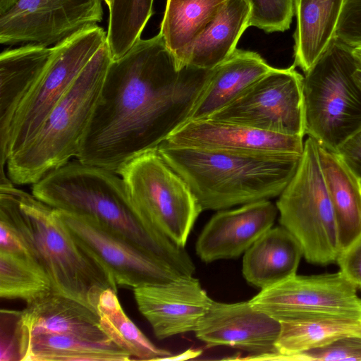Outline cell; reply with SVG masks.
Masks as SVG:
<instances>
[{
	"label": "cell",
	"mask_w": 361,
	"mask_h": 361,
	"mask_svg": "<svg viewBox=\"0 0 361 361\" xmlns=\"http://www.w3.org/2000/svg\"><path fill=\"white\" fill-rule=\"evenodd\" d=\"M212 69H178L162 35L112 60L77 160L118 173L185 123Z\"/></svg>",
	"instance_id": "obj_1"
},
{
	"label": "cell",
	"mask_w": 361,
	"mask_h": 361,
	"mask_svg": "<svg viewBox=\"0 0 361 361\" xmlns=\"http://www.w3.org/2000/svg\"><path fill=\"white\" fill-rule=\"evenodd\" d=\"M32 195L53 209L93 219L183 276L195 271L184 247L143 226L123 179L113 171L69 161L32 185Z\"/></svg>",
	"instance_id": "obj_2"
},
{
	"label": "cell",
	"mask_w": 361,
	"mask_h": 361,
	"mask_svg": "<svg viewBox=\"0 0 361 361\" xmlns=\"http://www.w3.org/2000/svg\"><path fill=\"white\" fill-rule=\"evenodd\" d=\"M0 220L17 233L54 292L96 312L104 290L117 292L112 275L78 245L54 209L17 189L11 180L0 183Z\"/></svg>",
	"instance_id": "obj_3"
},
{
	"label": "cell",
	"mask_w": 361,
	"mask_h": 361,
	"mask_svg": "<svg viewBox=\"0 0 361 361\" xmlns=\"http://www.w3.org/2000/svg\"><path fill=\"white\" fill-rule=\"evenodd\" d=\"M157 149L188 185L202 211L279 196L302 154L243 153L164 143Z\"/></svg>",
	"instance_id": "obj_4"
},
{
	"label": "cell",
	"mask_w": 361,
	"mask_h": 361,
	"mask_svg": "<svg viewBox=\"0 0 361 361\" xmlns=\"http://www.w3.org/2000/svg\"><path fill=\"white\" fill-rule=\"evenodd\" d=\"M113 59L106 41L86 64L42 128L6 162L8 178L33 185L76 157Z\"/></svg>",
	"instance_id": "obj_5"
},
{
	"label": "cell",
	"mask_w": 361,
	"mask_h": 361,
	"mask_svg": "<svg viewBox=\"0 0 361 361\" xmlns=\"http://www.w3.org/2000/svg\"><path fill=\"white\" fill-rule=\"evenodd\" d=\"M353 47L336 37L305 73V135L332 152L361 127V90Z\"/></svg>",
	"instance_id": "obj_6"
},
{
	"label": "cell",
	"mask_w": 361,
	"mask_h": 361,
	"mask_svg": "<svg viewBox=\"0 0 361 361\" xmlns=\"http://www.w3.org/2000/svg\"><path fill=\"white\" fill-rule=\"evenodd\" d=\"M276 205L281 226L298 240L307 262L322 266L336 262L341 252L338 226L314 138L305 141L295 172Z\"/></svg>",
	"instance_id": "obj_7"
},
{
	"label": "cell",
	"mask_w": 361,
	"mask_h": 361,
	"mask_svg": "<svg viewBox=\"0 0 361 361\" xmlns=\"http://www.w3.org/2000/svg\"><path fill=\"white\" fill-rule=\"evenodd\" d=\"M118 173L126 183L133 209L143 226L184 247L202 209L186 182L157 149L136 157Z\"/></svg>",
	"instance_id": "obj_8"
},
{
	"label": "cell",
	"mask_w": 361,
	"mask_h": 361,
	"mask_svg": "<svg viewBox=\"0 0 361 361\" xmlns=\"http://www.w3.org/2000/svg\"><path fill=\"white\" fill-rule=\"evenodd\" d=\"M106 32L95 25L53 46L44 71L20 106L10 135L8 157L27 146L80 73L106 41Z\"/></svg>",
	"instance_id": "obj_9"
},
{
	"label": "cell",
	"mask_w": 361,
	"mask_h": 361,
	"mask_svg": "<svg viewBox=\"0 0 361 361\" xmlns=\"http://www.w3.org/2000/svg\"><path fill=\"white\" fill-rule=\"evenodd\" d=\"M295 66L274 68L208 118L270 133L305 135L303 80Z\"/></svg>",
	"instance_id": "obj_10"
},
{
	"label": "cell",
	"mask_w": 361,
	"mask_h": 361,
	"mask_svg": "<svg viewBox=\"0 0 361 361\" xmlns=\"http://www.w3.org/2000/svg\"><path fill=\"white\" fill-rule=\"evenodd\" d=\"M54 210L78 245L108 270L118 286L135 289L183 276L93 219Z\"/></svg>",
	"instance_id": "obj_11"
},
{
	"label": "cell",
	"mask_w": 361,
	"mask_h": 361,
	"mask_svg": "<svg viewBox=\"0 0 361 361\" xmlns=\"http://www.w3.org/2000/svg\"><path fill=\"white\" fill-rule=\"evenodd\" d=\"M102 19L101 0H19L0 16V43L54 46Z\"/></svg>",
	"instance_id": "obj_12"
},
{
	"label": "cell",
	"mask_w": 361,
	"mask_h": 361,
	"mask_svg": "<svg viewBox=\"0 0 361 361\" xmlns=\"http://www.w3.org/2000/svg\"><path fill=\"white\" fill-rule=\"evenodd\" d=\"M357 289L341 271L310 276L296 274L262 289L249 301L277 320L313 313L361 317Z\"/></svg>",
	"instance_id": "obj_13"
},
{
	"label": "cell",
	"mask_w": 361,
	"mask_h": 361,
	"mask_svg": "<svg viewBox=\"0 0 361 361\" xmlns=\"http://www.w3.org/2000/svg\"><path fill=\"white\" fill-rule=\"evenodd\" d=\"M133 290L140 312L159 339L195 332L214 302L192 276Z\"/></svg>",
	"instance_id": "obj_14"
},
{
	"label": "cell",
	"mask_w": 361,
	"mask_h": 361,
	"mask_svg": "<svg viewBox=\"0 0 361 361\" xmlns=\"http://www.w3.org/2000/svg\"><path fill=\"white\" fill-rule=\"evenodd\" d=\"M280 330L279 320L257 310L250 301H214L195 333L208 347L231 346L256 355L276 352Z\"/></svg>",
	"instance_id": "obj_15"
},
{
	"label": "cell",
	"mask_w": 361,
	"mask_h": 361,
	"mask_svg": "<svg viewBox=\"0 0 361 361\" xmlns=\"http://www.w3.org/2000/svg\"><path fill=\"white\" fill-rule=\"evenodd\" d=\"M161 143L255 154H297L303 151V137L270 133L212 119L188 121Z\"/></svg>",
	"instance_id": "obj_16"
},
{
	"label": "cell",
	"mask_w": 361,
	"mask_h": 361,
	"mask_svg": "<svg viewBox=\"0 0 361 361\" xmlns=\"http://www.w3.org/2000/svg\"><path fill=\"white\" fill-rule=\"evenodd\" d=\"M278 212L269 200L218 212L197 240V256L204 262L240 256L273 226Z\"/></svg>",
	"instance_id": "obj_17"
},
{
	"label": "cell",
	"mask_w": 361,
	"mask_h": 361,
	"mask_svg": "<svg viewBox=\"0 0 361 361\" xmlns=\"http://www.w3.org/2000/svg\"><path fill=\"white\" fill-rule=\"evenodd\" d=\"M9 312L16 347L18 340L39 334L67 335L96 342L111 341L100 326L97 312L54 291L27 303L21 311Z\"/></svg>",
	"instance_id": "obj_18"
},
{
	"label": "cell",
	"mask_w": 361,
	"mask_h": 361,
	"mask_svg": "<svg viewBox=\"0 0 361 361\" xmlns=\"http://www.w3.org/2000/svg\"><path fill=\"white\" fill-rule=\"evenodd\" d=\"M53 52V47L25 44L0 54V179L6 178L4 167L14 118Z\"/></svg>",
	"instance_id": "obj_19"
},
{
	"label": "cell",
	"mask_w": 361,
	"mask_h": 361,
	"mask_svg": "<svg viewBox=\"0 0 361 361\" xmlns=\"http://www.w3.org/2000/svg\"><path fill=\"white\" fill-rule=\"evenodd\" d=\"M272 68L258 53L236 49L212 68L188 121L208 118Z\"/></svg>",
	"instance_id": "obj_20"
},
{
	"label": "cell",
	"mask_w": 361,
	"mask_h": 361,
	"mask_svg": "<svg viewBox=\"0 0 361 361\" xmlns=\"http://www.w3.org/2000/svg\"><path fill=\"white\" fill-rule=\"evenodd\" d=\"M249 0H227L204 31L185 51L178 68L192 66L212 69L237 48L243 32L250 26Z\"/></svg>",
	"instance_id": "obj_21"
},
{
	"label": "cell",
	"mask_w": 361,
	"mask_h": 361,
	"mask_svg": "<svg viewBox=\"0 0 361 361\" xmlns=\"http://www.w3.org/2000/svg\"><path fill=\"white\" fill-rule=\"evenodd\" d=\"M302 256L290 232L271 227L245 252L243 274L250 284L264 289L296 274Z\"/></svg>",
	"instance_id": "obj_22"
},
{
	"label": "cell",
	"mask_w": 361,
	"mask_h": 361,
	"mask_svg": "<svg viewBox=\"0 0 361 361\" xmlns=\"http://www.w3.org/2000/svg\"><path fill=\"white\" fill-rule=\"evenodd\" d=\"M276 351L293 355L348 336H361V317L331 313L302 314L279 320Z\"/></svg>",
	"instance_id": "obj_23"
},
{
	"label": "cell",
	"mask_w": 361,
	"mask_h": 361,
	"mask_svg": "<svg viewBox=\"0 0 361 361\" xmlns=\"http://www.w3.org/2000/svg\"><path fill=\"white\" fill-rule=\"evenodd\" d=\"M319 154L335 213L341 252L361 233V179L337 152L319 145Z\"/></svg>",
	"instance_id": "obj_24"
},
{
	"label": "cell",
	"mask_w": 361,
	"mask_h": 361,
	"mask_svg": "<svg viewBox=\"0 0 361 361\" xmlns=\"http://www.w3.org/2000/svg\"><path fill=\"white\" fill-rule=\"evenodd\" d=\"M343 0H294V65L304 73L335 37Z\"/></svg>",
	"instance_id": "obj_25"
},
{
	"label": "cell",
	"mask_w": 361,
	"mask_h": 361,
	"mask_svg": "<svg viewBox=\"0 0 361 361\" xmlns=\"http://www.w3.org/2000/svg\"><path fill=\"white\" fill-rule=\"evenodd\" d=\"M19 361H128L131 355L113 341L96 342L55 334H34L18 341Z\"/></svg>",
	"instance_id": "obj_26"
},
{
	"label": "cell",
	"mask_w": 361,
	"mask_h": 361,
	"mask_svg": "<svg viewBox=\"0 0 361 361\" xmlns=\"http://www.w3.org/2000/svg\"><path fill=\"white\" fill-rule=\"evenodd\" d=\"M227 0H166L159 33L177 67L185 51ZM179 69V68H178Z\"/></svg>",
	"instance_id": "obj_27"
},
{
	"label": "cell",
	"mask_w": 361,
	"mask_h": 361,
	"mask_svg": "<svg viewBox=\"0 0 361 361\" xmlns=\"http://www.w3.org/2000/svg\"><path fill=\"white\" fill-rule=\"evenodd\" d=\"M100 326L109 338L141 360H164L172 354L153 344L126 314L117 297V292L104 290L97 308Z\"/></svg>",
	"instance_id": "obj_28"
},
{
	"label": "cell",
	"mask_w": 361,
	"mask_h": 361,
	"mask_svg": "<svg viewBox=\"0 0 361 361\" xmlns=\"http://www.w3.org/2000/svg\"><path fill=\"white\" fill-rule=\"evenodd\" d=\"M54 291L44 269L26 252L0 250V297L26 303Z\"/></svg>",
	"instance_id": "obj_29"
},
{
	"label": "cell",
	"mask_w": 361,
	"mask_h": 361,
	"mask_svg": "<svg viewBox=\"0 0 361 361\" xmlns=\"http://www.w3.org/2000/svg\"><path fill=\"white\" fill-rule=\"evenodd\" d=\"M154 0H112L106 42L113 60L123 56L140 39L153 13Z\"/></svg>",
	"instance_id": "obj_30"
},
{
	"label": "cell",
	"mask_w": 361,
	"mask_h": 361,
	"mask_svg": "<svg viewBox=\"0 0 361 361\" xmlns=\"http://www.w3.org/2000/svg\"><path fill=\"white\" fill-rule=\"evenodd\" d=\"M252 6L250 26L267 33L289 29L294 16V0H249Z\"/></svg>",
	"instance_id": "obj_31"
},
{
	"label": "cell",
	"mask_w": 361,
	"mask_h": 361,
	"mask_svg": "<svg viewBox=\"0 0 361 361\" xmlns=\"http://www.w3.org/2000/svg\"><path fill=\"white\" fill-rule=\"evenodd\" d=\"M285 361H361V336H348L327 345L293 355Z\"/></svg>",
	"instance_id": "obj_32"
},
{
	"label": "cell",
	"mask_w": 361,
	"mask_h": 361,
	"mask_svg": "<svg viewBox=\"0 0 361 361\" xmlns=\"http://www.w3.org/2000/svg\"><path fill=\"white\" fill-rule=\"evenodd\" d=\"M335 37L353 48L361 47V0H343Z\"/></svg>",
	"instance_id": "obj_33"
},
{
	"label": "cell",
	"mask_w": 361,
	"mask_h": 361,
	"mask_svg": "<svg viewBox=\"0 0 361 361\" xmlns=\"http://www.w3.org/2000/svg\"><path fill=\"white\" fill-rule=\"evenodd\" d=\"M336 263L340 271L361 289V233L339 254Z\"/></svg>",
	"instance_id": "obj_34"
},
{
	"label": "cell",
	"mask_w": 361,
	"mask_h": 361,
	"mask_svg": "<svg viewBox=\"0 0 361 361\" xmlns=\"http://www.w3.org/2000/svg\"><path fill=\"white\" fill-rule=\"evenodd\" d=\"M336 152L361 179V127L339 146Z\"/></svg>",
	"instance_id": "obj_35"
},
{
	"label": "cell",
	"mask_w": 361,
	"mask_h": 361,
	"mask_svg": "<svg viewBox=\"0 0 361 361\" xmlns=\"http://www.w3.org/2000/svg\"><path fill=\"white\" fill-rule=\"evenodd\" d=\"M0 250L8 252H29L14 230L0 220Z\"/></svg>",
	"instance_id": "obj_36"
},
{
	"label": "cell",
	"mask_w": 361,
	"mask_h": 361,
	"mask_svg": "<svg viewBox=\"0 0 361 361\" xmlns=\"http://www.w3.org/2000/svg\"><path fill=\"white\" fill-rule=\"evenodd\" d=\"M202 353V349H192L190 348L187 350L183 352L180 354L176 355H171L166 358L164 360H189L192 359L195 357H197L200 356Z\"/></svg>",
	"instance_id": "obj_37"
},
{
	"label": "cell",
	"mask_w": 361,
	"mask_h": 361,
	"mask_svg": "<svg viewBox=\"0 0 361 361\" xmlns=\"http://www.w3.org/2000/svg\"><path fill=\"white\" fill-rule=\"evenodd\" d=\"M19 0H0V16L9 11Z\"/></svg>",
	"instance_id": "obj_38"
},
{
	"label": "cell",
	"mask_w": 361,
	"mask_h": 361,
	"mask_svg": "<svg viewBox=\"0 0 361 361\" xmlns=\"http://www.w3.org/2000/svg\"><path fill=\"white\" fill-rule=\"evenodd\" d=\"M352 53L356 61L358 68L361 69V47H353Z\"/></svg>",
	"instance_id": "obj_39"
},
{
	"label": "cell",
	"mask_w": 361,
	"mask_h": 361,
	"mask_svg": "<svg viewBox=\"0 0 361 361\" xmlns=\"http://www.w3.org/2000/svg\"><path fill=\"white\" fill-rule=\"evenodd\" d=\"M353 78L357 85L361 90V69L357 68L355 70V71L353 73Z\"/></svg>",
	"instance_id": "obj_40"
},
{
	"label": "cell",
	"mask_w": 361,
	"mask_h": 361,
	"mask_svg": "<svg viewBox=\"0 0 361 361\" xmlns=\"http://www.w3.org/2000/svg\"><path fill=\"white\" fill-rule=\"evenodd\" d=\"M108 7L111 6L112 0H103Z\"/></svg>",
	"instance_id": "obj_41"
}]
</instances>
